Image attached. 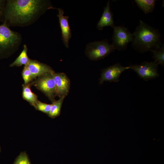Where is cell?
Here are the masks:
<instances>
[{"instance_id": "obj_1", "label": "cell", "mask_w": 164, "mask_h": 164, "mask_svg": "<svg viewBox=\"0 0 164 164\" xmlns=\"http://www.w3.org/2000/svg\"><path fill=\"white\" fill-rule=\"evenodd\" d=\"M54 9L49 0H7L1 20L9 27L28 26L47 10Z\"/></svg>"}, {"instance_id": "obj_2", "label": "cell", "mask_w": 164, "mask_h": 164, "mask_svg": "<svg viewBox=\"0 0 164 164\" xmlns=\"http://www.w3.org/2000/svg\"><path fill=\"white\" fill-rule=\"evenodd\" d=\"M132 34V46L139 52L145 53L160 47L159 30L141 20Z\"/></svg>"}, {"instance_id": "obj_3", "label": "cell", "mask_w": 164, "mask_h": 164, "mask_svg": "<svg viewBox=\"0 0 164 164\" xmlns=\"http://www.w3.org/2000/svg\"><path fill=\"white\" fill-rule=\"evenodd\" d=\"M22 39L19 33L5 23L0 25V59L9 57L18 50Z\"/></svg>"}, {"instance_id": "obj_4", "label": "cell", "mask_w": 164, "mask_h": 164, "mask_svg": "<svg viewBox=\"0 0 164 164\" xmlns=\"http://www.w3.org/2000/svg\"><path fill=\"white\" fill-rule=\"evenodd\" d=\"M115 49L106 39L88 43L85 50L86 56L90 60L97 61L104 58Z\"/></svg>"}, {"instance_id": "obj_5", "label": "cell", "mask_w": 164, "mask_h": 164, "mask_svg": "<svg viewBox=\"0 0 164 164\" xmlns=\"http://www.w3.org/2000/svg\"><path fill=\"white\" fill-rule=\"evenodd\" d=\"M53 73H48L40 76L31 83L32 85L43 92L52 102L55 100L54 98L56 96Z\"/></svg>"}, {"instance_id": "obj_6", "label": "cell", "mask_w": 164, "mask_h": 164, "mask_svg": "<svg viewBox=\"0 0 164 164\" xmlns=\"http://www.w3.org/2000/svg\"><path fill=\"white\" fill-rule=\"evenodd\" d=\"M113 28L112 44L115 50H125L132 40V33L124 26H114Z\"/></svg>"}, {"instance_id": "obj_7", "label": "cell", "mask_w": 164, "mask_h": 164, "mask_svg": "<svg viewBox=\"0 0 164 164\" xmlns=\"http://www.w3.org/2000/svg\"><path fill=\"white\" fill-rule=\"evenodd\" d=\"M159 64L155 61H144L140 64L129 66L141 78L145 81L154 79L159 76L158 71Z\"/></svg>"}, {"instance_id": "obj_8", "label": "cell", "mask_w": 164, "mask_h": 164, "mask_svg": "<svg viewBox=\"0 0 164 164\" xmlns=\"http://www.w3.org/2000/svg\"><path fill=\"white\" fill-rule=\"evenodd\" d=\"M130 69L129 67H123L117 63L102 70L99 84H102L105 81L117 82L121 73L124 71Z\"/></svg>"}, {"instance_id": "obj_9", "label": "cell", "mask_w": 164, "mask_h": 164, "mask_svg": "<svg viewBox=\"0 0 164 164\" xmlns=\"http://www.w3.org/2000/svg\"><path fill=\"white\" fill-rule=\"evenodd\" d=\"M53 77L56 85V96L59 98L65 97L68 94L70 88V81L63 73H54Z\"/></svg>"}, {"instance_id": "obj_10", "label": "cell", "mask_w": 164, "mask_h": 164, "mask_svg": "<svg viewBox=\"0 0 164 164\" xmlns=\"http://www.w3.org/2000/svg\"><path fill=\"white\" fill-rule=\"evenodd\" d=\"M27 66L31 73L32 80L45 74L55 72L48 65L36 60L30 59Z\"/></svg>"}, {"instance_id": "obj_11", "label": "cell", "mask_w": 164, "mask_h": 164, "mask_svg": "<svg viewBox=\"0 0 164 164\" xmlns=\"http://www.w3.org/2000/svg\"><path fill=\"white\" fill-rule=\"evenodd\" d=\"M58 14L57 15L62 33V39L67 48L69 47V40L71 37L72 34L68 19L69 17L64 15V11L61 8H58Z\"/></svg>"}, {"instance_id": "obj_12", "label": "cell", "mask_w": 164, "mask_h": 164, "mask_svg": "<svg viewBox=\"0 0 164 164\" xmlns=\"http://www.w3.org/2000/svg\"><path fill=\"white\" fill-rule=\"evenodd\" d=\"M114 26L113 13L110 10V2L108 1L104 8L103 12L97 23V28L98 30H101L104 27L110 26L113 28Z\"/></svg>"}, {"instance_id": "obj_13", "label": "cell", "mask_w": 164, "mask_h": 164, "mask_svg": "<svg viewBox=\"0 0 164 164\" xmlns=\"http://www.w3.org/2000/svg\"><path fill=\"white\" fill-rule=\"evenodd\" d=\"M32 85L30 83L22 84V97L24 100L34 108L39 100L37 95L31 90Z\"/></svg>"}, {"instance_id": "obj_14", "label": "cell", "mask_w": 164, "mask_h": 164, "mask_svg": "<svg viewBox=\"0 0 164 164\" xmlns=\"http://www.w3.org/2000/svg\"><path fill=\"white\" fill-rule=\"evenodd\" d=\"M23 47L21 53L15 61L10 64V67H20L27 65L30 60L27 54L28 48L26 44L24 45Z\"/></svg>"}, {"instance_id": "obj_15", "label": "cell", "mask_w": 164, "mask_h": 164, "mask_svg": "<svg viewBox=\"0 0 164 164\" xmlns=\"http://www.w3.org/2000/svg\"><path fill=\"white\" fill-rule=\"evenodd\" d=\"M135 1L138 7L145 14L152 12L155 7L156 0H135Z\"/></svg>"}, {"instance_id": "obj_16", "label": "cell", "mask_w": 164, "mask_h": 164, "mask_svg": "<svg viewBox=\"0 0 164 164\" xmlns=\"http://www.w3.org/2000/svg\"><path fill=\"white\" fill-rule=\"evenodd\" d=\"M65 97H63L57 100H54L52 102L50 111L48 115L52 118L59 116L60 113L62 105Z\"/></svg>"}, {"instance_id": "obj_17", "label": "cell", "mask_w": 164, "mask_h": 164, "mask_svg": "<svg viewBox=\"0 0 164 164\" xmlns=\"http://www.w3.org/2000/svg\"><path fill=\"white\" fill-rule=\"evenodd\" d=\"M151 51L153 54V57L155 59L154 61L159 65L162 66L164 65V45L163 44L160 47L155 50H152Z\"/></svg>"}, {"instance_id": "obj_18", "label": "cell", "mask_w": 164, "mask_h": 164, "mask_svg": "<svg viewBox=\"0 0 164 164\" xmlns=\"http://www.w3.org/2000/svg\"><path fill=\"white\" fill-rule=\"evenodd\" d=\"M13 164H31L29 156L26 152L20 153Z\"/></svg>"}, {"instance_id": "obj_19", "label": "cell", "mask_w": 164, "mask_h": 164, "mask_svg": "<svg viewBox=\"0 0 164 164\" xmlns=\"http://www.w3.org/2000/svg\"><path fill=\"white\" fill-rule=\"evenodd\" d=\"M51 104L38 101L34 107L35 109L48 115L50 110Z\"/></svg>"}, {"instance_id": "obj_20", "label": "cell", "mask_w": 164, "mask_h": 164, "mask_svg": "<svg viewBox=\"0 0 164 164\" xmlns=\"http://www.w3.org/2000/svg\"><path fill=\"white\" fill-rule=\"evenodd\" d=\"M22 74L24 81V84H26L30 83L33 80L31 73L28 68L27 65L24 66Z\"/></svg>"}, {"instance_id": "obj_21", "label": "cell", "mask_w": 164, "mask_h": 164, "mask_svg": "<svg viewBox=\"0 0 164 164\" xmlns=\"http://www.w3.org/2000/svg\"><path fill=\"white\" fill-rule=\"evenodd\" d=\"M6 0H0V16L1 17Z\"/></svg>"}, {"instance_id": "obj_22", "label": "cell", "mask_w": 164, "mask_h": 164, "mask_svg": "<svg viewBox=\"0 0 164 164\" xmlns=\"http://www.w3.org/2000/svg\"><path fill=\"white\" fill-rule=\"evenodd\" d=\"M1 147H0V152H1Z\"/></svg>"}, {"instance_id": "obj_23", "label": "cell", "mask_w": 164, "mask_h": 164, "mask_svg": "<svg viewBox=\"0 0 164 164\" xmlns=\"http://www.w3.org/2000/svg\"><path fill=\"white\" fill-rule=\"evenodd\" d=\"M1 21V17L0 16V21Z\"/></svg>"}]
</instances>
